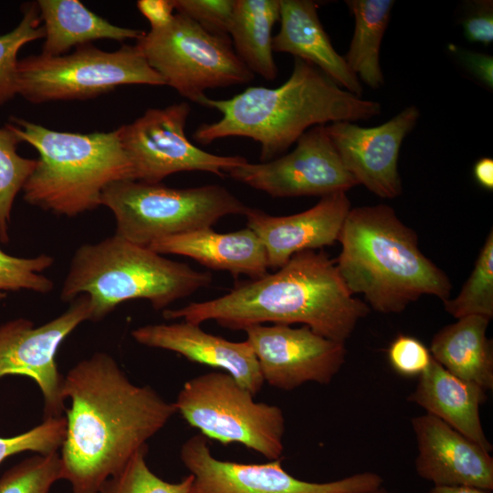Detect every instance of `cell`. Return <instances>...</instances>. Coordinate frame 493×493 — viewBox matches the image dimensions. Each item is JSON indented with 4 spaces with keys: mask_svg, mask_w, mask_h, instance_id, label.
Returning <instances> with one entry per match:
<instances>
[{
    "mask_svg": "<svg viewBox=\"0 0 493 493\" xmlns=\"http://www.w3.org/2000/svg\"><path fill=\"white\" fill-rule=\"evenodd\" d=\"M67 431L61 445L62 479L72 493H99L177 413L149 385L130 381L117 362L96 352L64 376Z\"/></svg>",
    "mask_w": 493,
    "mask_h": 493,
    "instance_id": "cell-1",
    "label": "cell"
},
{
    "mask_svg": "<svg viewBox=\"0 0 493 493\" xmlns=\"http://www.w3.org/2000/svg\"><path fill=\"white\" fill-rule=\"evenodd\" d=\"M369 312L370 307L350 292L324 251L306 250L273 274L238 283L211 300L164 309L163 316L196 325L215 320L224 328L242 330L265 322L301 323L320 336L345 343Z\"/></svg>",
    "mask_w": 493,
    "mask_h": 493,
    "instance_id": "cell-2",
    "label": "cell"
},
{
    "mask_svg": "<svg viewBox=\"0 0 493 493\" xmlns=\"http://www.w3.org/2000/svg\"><path fill=\"white\" fill-rule=\"evenodd\" d=\"M289 78L277 88L249 87L229 99L207 96L200 105L221 118L200 125L193 138L209 144L227 137H246L260 145V162L286 152L309 129L327 122L366 120L381 104L340 87L314 65L295 58Z\"/></svg>",
    "mask_w": 493,
    "mask_h": 493,
    "instance_id": "cell-3",
    "label": "cell"
},
{
    "mask_svg": "<svg viewBox=\"0 0 493 493\" xmlns=\"http://www.w3.org/2000/svg\"><path fill=\"white\" fill-rule=\"evenodd\" d=\"M338 241L341 278L375 311L403 312L423 295L450 299L449 278L422 253L414 230L390 205L351 208Z\"/></svg>",
    "mask_w": 493,
    "mask_h": 493,
    "instance_id": "cell-4",
    "label": "cell"
},
{
    "mask_svg": "<svg viewBox=\"0 0 493 493\" xmlns=\"http://www.w3.org/2000/svg\"><path fill=\"white\" fill-rule=\"evenodd\" d=\"M8 124L21 142L38 152L37 166L22 189L24 200L32 205L73 217L101 205L102 193L110 184L133 180L117 129L58 131L15 117Z\"/></svg>",
    "mask_w": 493,
    "mask_h": 493,
    "instance_id": "cell-5",
    "label": "cell"
},
{
    "mask_svg": "<svg viewBox=\"0 0 493 493\" xmlns=\"http://www.w3.org/2000/svg\"><path fill=\"white\" fill-rule=\"evenodd\" d=\"M211 282L210 272L194 270L114 234L78 247L59 297L69 302L88 296L90 320L98 321L127 300L147 299L162 309Z\"/></svg>",
    "mask_w": 493,
    "mask_h": 493,
    "instance_id": "cell-6",
    "label": "cell"
},
{
    "mask_svg": "<svg viewBox=\"0 0 493 493\" xmlns=\"http://www.w3.org/2000/svg\"><path fill=\"white\" fill-rule=\"evenodd\" d=\"M100 204L112 212L116 235L144 246L170 236L210 228L226 215H245L248 208L221 185L173 188L135 180L110 184Z\"/></svg>",
    "mask_w": 493,
    "mask_h": 493,
    "instance_id": "cell-7",
    "label": "cell"
},
{
    "mask_svg": "<svg viewBox=\"0 0 493 493\" xmlns=\"http://www.w3.org/2000/svg\"><path fill=\"white\" fill-rule=\"evenodd\" d=\"M176 412L205 437L239 443L267 459L281 458L286 422L277 405L258 403L227 372H211L184 383Z\"/></svg>",
    "mask_w": 493,
    "mask_h": 493,
    "instance_id": "cell-8",
    "label": "cell"
},
{
    "mask_svg": "<svg viewBox=\"0 0 493 493\" xmlns=\"http://www.w3.org/2000/svg\"><path fill=\"white\" fill-rule=\"evenodd\" d=\"M124 85H165L136 46L113 52L91 44L61 56L31 55L17 63V94L39 104L93 99Z\"/></svg>",
    "mask_w": 493,
    "mask_h": 493,
    "instance_id": "cell-9",
    "label": "cell"
},
{
    "mask_svg": "<svg viewBox=\"0 0 493 493\" xmlns=\"http://www.w3.org/2000/svg\"><path fill=\"white\" fill-rule=\"evenodd\" d=\"M135 46L165 85L198 104L208 89L245 84L255 78L227 36L210 33L179 13L167 25L144 32Z\"/></svg>",
    "mask_w": 493,
    "mask_h": 493,
    "instance_id": "cell-10",
    "label": "cell"
},
{
    "mask_svg": "<svg viewBox=\"0 0 493 493\" xmlns=\"http://www.w3.org/2000/svg\"><path fill=\"white\" fill-rule=\"evenodd\" d=\"M190 110L186 102L151 108L131 123L117 129L132 167L133 180L159 184L170 174L192 171L224 176L247 162L239 155L210 153L191 142L184 132Z\"/></svg>",
    "mask_w": 493,
    "mask_h": 493,
    "instance_id": "cell-11",
    "label": "cell"
},
{
    "mask_svg": "<svg viewBox=\"0 0 493 493\" xmlns=\"http://www.w3.org/2000/svg\"><path fill=\"white\" fill-rule=\"evenodd\" d=\"M180 458L193 477L189 493H356L383 485L374 472L357 473L330 482L296 478L282 467V458L264 464H243L215 458L202 434L182 446Z\"/></svg>",
    "mask_w": 493,
    "mask_h": 493,
    "instance_id": "cell-12",
    "label": "cell"
},
{
    "mask_svg": "<svg viewBox=\"0 0 493 493\" xmlns=\"http://www.w3.org/2000/svg\"><path fill=\"white\" fill-rule=\"evenodd\" d=\"M296 142L288 154L259 163L247 161L227 173L272 197H323L358 184L344 167L326 125L311 127Z\"/></svg>",
    "mask_w": 493,
    "mask_h": 493,
    "instance_id": "cell-13",
    "label": "cell"
},
{
    "mask_svg": "<svg viewBox=\"0 0 493 493\" xmlns=\"http://www.w3.org/2000/svg\"><path fill=\"white\" fill-rule=\"evenodd\" d=\"M71 302L65 312L41 326L24 318L0 326V378L22 375L35 381L44 398V418L62 416L66 410L64 376L56 362L58 350L79 324L90 320L88 296Z\"/></svg>",
    "mask_w": 493,
    "mask_h": 493,
    "instance_id": "cell-14",
    "label": "cell"
},
{
    "mask_svg": "<svg viewBox=\"0 0 493 493\" xmlns=\"http://www.w3.org/2000/svg\"><path fill=\"white\" fill-rule=\"evenodd\" d=\"M264 382L281 390L305 383L329 384L345 362L343 342L320 336L308 326L253 325L244 330Z\"/></svg>",
    "mask_w": 493,
    "mask_h": 493,
    "instance_id": "cell-15",
    "label": "cell"
},
{
    "mask_svg": "<svg viewBox=\"0 0 493 493\" xmlns=\"http://www.w3.org/2000/svg\"><path fill=\"white\" fill-rule=\"evenodd\" d=\"M420 116L416 106H408L376 127H361L351 121L326 126L340 158L358 184L383 199L402 193L398 158L402 142Z\"/></svg>",
    "mask_w": 493,
    "mask_h": 493,
    "instance_id": "cell-16",
    "label": "cell"
},
{
    "mask_svg": "<svg viewBox=\"0 0 493 493\" xmlns=\"http://www.w3.org/2000/svg\"><path fill=\"white\" fill-rule=\"evenodd\" d=\"M418 455L417 475L434 486H471L493 489L489 452L439 418L422 414L412 419Z\"/></svg>",
    "mask_w": 493,
    "mask_h": 493,
    "instance_id": "cell-17",
    "label": "cell"
},
{
    "mask_svg": "<svg viewBox=\"0 0 493 493\" xmlns=\"http://www.w3.org/2000/svg\"><path fill=\"white\" fill-rule=\"evenodd\" d=\"M351 202L344 192L321 197L299 214L275 216L248 207L247 227L260 239L268 267L278 269L295 254L331 246L338 241Z\"/></svg>",
    "mask_w": 493,
    "mask_h": 493,
    "instance_id": "cell-18",
    "label": "cell"
},
{
    "mask_svg": "<svg viewBox=\"0 0 493 493\" xmlns=\"http://www.w3.org/2000/svg\"><path fill=\"white\" fill-rule=\"evenodd\" d=\"M131 334L142 345L172 351L191 362L226 371L254 396L264 384L257 360L246 341H231L184 320L142 326Z\"/></svg>",
    "mask_w": 493,
    "mask_h": 493,
    "instance_id": "cell-19",
    "label": "cell"
},
{
    "mask_svg": "<svg viewBox=\"0 0 493 493\" xmlns=\"http://www.w3.org/2000/svg\"><path fill=\"white\" fill-rule=\"evenodd\" d=\"M163 255L191 257L215 270H226L233 276L246 275L257 279L267 274L266 250L258 236L248 227L221 234L211 227L155 240L148 246Z\"/></svg>",
    "mask_w": 493,
    "mask_h": 493,
    "instance_id": "cell-20",
    "label": "cell"
},
{
    "mask_svg": "<svg viewBox=\"0 0 493 493\" xmlns=\"http://www.w3.org/2000/svg\"><path fill=\"white\" fill-rule=\"evenodd\" d=\"M317 9V4L309 0H279L280 28L273 37V51L288 53L314 65L340 87L361 97L359 79L334 49Z\"/></svg>",
    "mask_w": 493,
    "mask_h": 493,
    "instance_id": "cell-21",
    "label": "cell"
},
{
    "mask_svg": "<svg viewBox=\"0 0 493 493\" xmlns=\"http://www.w3.org/2000/svg\"><path fill=\"white\" fill-rule=\"evenodd\" d=\"M487 398L483 388L455 376L432 358L408 401L491 452L493 446L484 433L479 414V406Z\"/></svg>",
    "mask_w": 493,
    "mask_h": 493,
    "instance_id": "cell-22",
    "label": "cell"
},
{
    "mask_svg": "<svg viewBox=\"0 0 493 493\" xmlns=\"http://www.w3.org/2000/svg\"><path fill=\"white\" fill-rule=\"evenodd\" d=\"M489 319L467 316L442 328L432 339V358L455 376L493 388V346L486 331Z\"/></svg>",
    "mask_w": 493,
    "mask_h": 493,
    "instance_id": "cell-23",
    "label": "cell"
},
{
    "mask_svg": "<svg viewBox=\"0 0 493 493\" xmlns=\"http://www.w3.org/2000/svg\"><path fill=\"white\" fill-rule=\"evenodd\" d=\"M45 30L42 54L65 55L71 47L98 39L140 38L144 31L121 27L96 15L79 0L37 2Z\"/></svg>",
    "mask_w": 493,
    "mask_h": 493,
    "instance_id": "cell-24",
    "label": "cell"
},
{
    "mask_svg": "<svg viewBox=\"0 0 493 493\" xmlns=\"http://www.w3.org/2000/svg\"><path fill=\"white\" fill-rule=\"evenodd\" d=\"M278 20L279 0H235L228 32L235 51L254 75L267 80H274L278 76L272 29Z\"/></svg>",
    "mask_w": 493,
    "mask_h": 493,
    "instance_id": "cell-25",
    "label": "cell"
},
{
    "mask_svg": "<svg viewBox=\"0 0 493 493\" xmlns=\"http://www.w3.org/2000/svg\"><path fill=\"white\" fill-rule=\"evenodd\" d=\"M355 26L344 59L355 76L372 89L384 83L380 65L383 37L388 26L393 0H348Z\"/></svg>",
    "mask_w": 493,
    "mask_h": 493,
    "instance_id": "cell-26",
    "label": "cell"
},
{
    "mask_svg": "<svg viewBox=\"0 0 493 493\" xmlns=\"http://www.w3.org/2000/svg\"><path fill=\"white\" fill-rule=\"evenodd\" d=\"M445 310L454 318L493 317V232L487 239L475 262L474 268L454 299L442 301Z\"/></svg>",
    "mask_w": 493,
    "mask_h": 493,
    "instance_id": "cell-27",
    "label": "cell"
},
{
    "mask_svg": "<svg viewBox=\"0 0 493 493\" xmlns=\"http://www.w3.org/2000/svg\"><path fill=\"white\" fill-rule=\"evenodd\" d=\"M21 142L9 124L0 128V240L7 242L8 226L16 194L34 172L37 160L20 156Z\"/></svg>",
    "mask_w": 493,
    "mask_h": 493,
    "instance_id": "cell-28",
    "label": "cell"
},
{
    "mask_svg": "<svg viewBox=\"0 0 493 493\" xmlns=\"http://www.w3.org/2000/svg\"><path fill=\"white\" fill-rule=\"evenodd\" d=\"M23 17L10 32L0 36V106L17 94V54L21 47L45 37V30L37 2L22 5Z\"/></svg>",
    "mask_w": 493,
    "mask_h": 493,
    "instance_id": "cell-29",
    "label": "cell"
},
{
    "mask_svg": "<svg viewBox=\"0 0 493 493\" xmlns=\"http://www.w3.org/2000/svg\"><path fill=\"white\" fill-rule=\"evenodd\" d=\"M61 468L58 451L27 457L0 477V493H50L62 479Z\"/></svg>",
    "mask_w": 493,
    "mask_h": 493,
    "instance_id": "cell-30",
    "label": "cell"
},
{
    "mask_svg": "<svg viewBox=\"0 0 493 493\" xmlns=\"http://www.w3.org/2000/svg\"><path fill=\"white\" fill-rule=\"evenodd\" d=\"M148 446L139 450L116 475L108 478L99 493H189L193 477L172 483L155 475L148 467Z\"/></svg>",
    "mask_w": 493,
    "mask_h": 493,
    "instance_id": "cell-31",
    "label": "cell"
},
{
    "mask_svg": "<svg viewBox=\"0 0 493 493\" xmlns=\"http://www.w3.org/2000/svg\"><path fill=\"white\" fill-rule=\"evenodd\" d=\"M53 263L54 258L47 254L25 258L10 256L0 249V291L50 292L53 281L42 272Z\"/></svg>",
    "mask_w": 493,
    "mask_h": 493,
    "instance_id": "cell-32",
    "label": "cell"
},
{
    "mask_svg": "<svg viewBox=\"0 0 493 493\" xmlns=\"http://www.w3.org/2000/svg\"><path fill=\"white\" fill-rule=\"evenodd\" d=\"M67 431L66 416H51L32 429L22 434L0 436V464L7 457L26 451L37 454L57 452L65 439Z\"/></svg>",
    "mask_w": 493,
    "mask_h": 493,
    "instance_id": "cell-33",
    "label": "cell"
},
{
    "mask_svg": "<svg viewBox=\"0 0 493 493\" xmlns=\"http://www.w3.org/2000/svg\"><path fill=\"white\" fill-rule=\"evenodd\" d=\"M174 10L184 15L210 33L227 36L235 0H172Z\"/></svg>",
    "mask_w": 493,
    "mask_h": 493,
    "instance_id": "cell-34",
    "label": "cell"
},
{
    "mask_svg": "<svg viewBox=\"0 0 493 493\" xmlns=\"http://www.w3.org/2000/svg\"><path fill=\"white\" fill-rule=\"evenodd\" d=\"M387 357L393 371L404 377H419L432 361L429 349L420 340L404 334L391 342Z\"/></svg>",
    "mask_w": 493,
    "mask_h": 493,
    "instance_id": "cell-35",
    "label": "cell"
},
{
    "mask_svg": "<svg viewBox=\"0 0 493 493\" xmlns=\"http://www.w3.org/2000/svg\"><path fill=\"white\" fill-rule=\"evenodd\" d=\"M465 37L472 43L486 46L493 41L492 1L476 2L475 7L462 21Z\"/></svg>",
    "mask_w": 493,
    "mask_h": 493,
    "instance_id": "cell-36",
    "label": "cell"
},
{
    "mask_svg": "<svg viewBox=\"0 0 493 493\" xmlns=\"http://www.w3.org/2000/svg\"><path fill=\"white\" fill-rule=\"evenodd\" d=\"M448 49L466 68V69L488 89L493 88L492 56L461 48L454 44Z\"/></svg>",
    "mask_w": 493,
    "mask_h": 493,
    "instance_id": "cell-37",
    "label": "cell"
},
{
    "mask_svg": "<svg viewBox=\"0 0 493 493\" xmlns=\"http://www.w3.org/2000/svg\"><path fill=\"white\" fill-rule=\"evenodd\" d=\"M136 5L149 21L151 29L167 25L174 16L172 0H139Z\"/></svg>",
    "mask_w": 493,
    "mask_h": 493,
    "instance_id": "cell-38",
    "label": "cell"
},
{
    "mask_svg": "<svg viewBox=\"0 0 493 493\" xmlns=\"http://www.w3.org/2000/svg\"><path fill=\"white\" fill-rule=\"evenodd\" d=\"M473 174L481 187L493 190V160L491 158L482 157L477 160L473 168Z\"/></svg>",
    "mask_w": 493,
    "mask_h": 493,
    "instance_id": "cell-39",
    "label": "cell"
},
{
    "mask_svg": "<svg viewBox=\"0 0 493 493\" xmlns=\"http://www.w3.org/2000/svg\"><path fill=\"white\" fill-rule=\"evenodd\" d=\"M428 493H491V490L471 486H434Z\"/></svg>",
    "mask_w": 493,
    "mask_h": 493,
    "instance_id": "cell-40",
    "label": "cell"
},
{
    "mask_svg": "<svg viewBox=\"0 0 493 493\" xmlns=\"http://www.w3.org/2000/svg\"><path fill=\"white\" fill-rule=\"evenodd\" d=\"M356 493H393L390 490H388L387 488H385L383 485L376 488H373V489H371V490H367V491H362V492H356Z\"/></svg>",
    "mask_w": 493,
    "mask_h": 493,
    "instance_id": "cell-41",
    "label": "cell"
},
{
    "mask_svg": "<svg viewBox=\"0 0 493 493\" xmlns=\"http://www.w3.org/2000/svg\"><path fill=\"white\" fill-rule=\"evenodd\" d=\"M6 296L5 292L0 291V300Z\"/></svg>",
    "mask_w": 493,
    "mask_h": 493,
    "instance_id": "cell-42",
    "label": "cell"
}]
</instances>
